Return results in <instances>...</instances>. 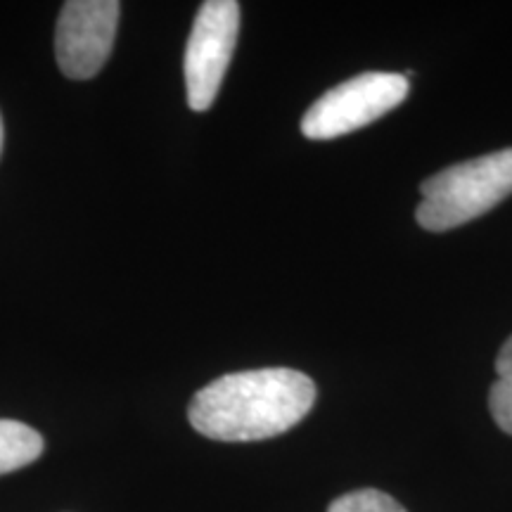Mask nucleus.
Here are the masks:
<instances>
[{"mask_svg": "<svg viewBox=\"0 0 512 512\" xmlns=\"http://www.w3.org/2000/svg\"><path fill=\"white\" fill-rule=\"evenodd\" d=\"M496 373L498 377L489 392V408L496 425L512 434V337L503 344L496 358Z\"/></svg>", "mask_w": 512, "mask_h": 512, "instance_id": "7", "label": "nucleus"}, {"mask_svg": "<svg viewBox=\"0 0 512 512\" xmlns=\"http://www.w3.org/2000/svg\"><path fill=\"white\" fill-rule=\"evenodd\" d=\"M328 512H406V508L384 491L358 489L335 498Z\"/></svg>", "mask_w": 512, "mask_h": 512, "instance_id": "8", "label": "nucleus"}, {"mask_svg": "<svg viewBox=\"0 0 512 512\" xmlns=\"http://www.w3.org/2000/svg\"><path fill=\"white\" fill-rule=\"evenodd\" d=\"M415 216L425 230L444 233L479 219L512 195V147L448 166L420 185Z\"/></svg>", "mask_w": 512, "mask_h": 512, "instance_id": "2", "label": "nucleus"}, {"mask_svg": "<svg viewBox=\"0 0 512 512\" xmlns=\"http://www.w3.org/2000/svg\"><path fill=\"white\" fill-rule=\"evenodd\" d=\"M240 34V3L235 0H207L197 10L183 72L188 88V105L195 112H207L228 72L230 57Z\"/></svg>", "mask_w": 512, "mask_h": 512, "instance_id": "4", "label": "nucleus"}, {"mask_svg": "<svg viewBox=\"0 0 512 512\" xmlns=\"http://www.w3.org/2000/svg\"><path fill=\"white\" fill-rule=\"evenodd\" d=\"M316 403V384L292 368L223 375L192 396L188 420L214 441H264L292 430Z\"/></svg>", "mask_w": 512, "mask_h": 512, "instance_id": "1", "label": "nucleus"}, {"mask_svg": "<svg viewBox=\"0 0 512 512\" xmlns=\"http://www.w3.org/2000/svg\"><path fill=\"white\" fill-rule=\"evenodd\" d=\"M3 138H5V133H3V117H0V152H3Z\"/></svg>", "mask_w": 512, "mask_h": 512, "instance_id": "9", "label": "nucleus"}, {"mask_svg": "<svg viewBox=\"0 0 512 512\" xmlns=\"http://www.w3.org/2000/svg\"><path fill=\"white\" fill-rule=\"evenodd\" d=\"M117 0H69L55 31V55L62 74L74 81L93 79L105 67L117 36Z\"/></svg>", "mask_w": 512, "mask_h": 512, "instance_id": "5", "label": "nucleus"}, {"mask_svg": "<svg viewBox=\"0 0 512 512\" xmlns=\"http://www.w3.org/2000/svg\"><path fill=\"white\" fill-rule=\"evenodd\" d=\"M43 437L17 420H0V475L22 470L41 458Z\"/></svg>", "mask_w": 512, "mask_h": 512, "instance_id": "6", "label": "nucleus"}, {"mask_svg": "<svg viewBox=\"0 0 512 512\" xmlns=\"http://www.w3.org/2000/svg\"><path fill=\"white\" fill-rule=\"evenodd\" d=\"M408 95V81L394 72H366L339 83L318 98L302 119L309 140H332L373 124L399 107Z\"/></svg>", "mask_w": 512, "mask_h": 512, "instance_id": "3", "label": "nucleus"}]
</instances>
